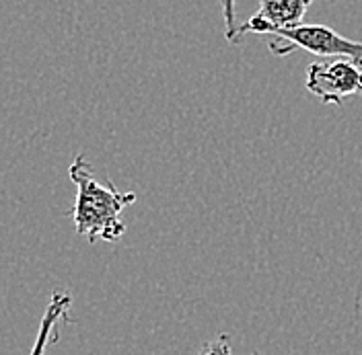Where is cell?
Wrapping results in <instances>:
<instances>
[{
  "label": "cell",
  "mask_w": 362,
  "mask_h": 355,
  "mask_svg": "<svg viewBox=\"0 0 362 355\" xmlns=\"http://www.w3.org/2000/svg\"><path fill=\"white\" fill-rule=\"evenodd\" d=\"M68 175L76 185V201L72 210V222L81 236L89 243H113L124 236L126 224L122 220L124 210L134 203L136 193L119 191L112 181H97L90 162L83 155L74 158Z\"/></svg>",
  "instance_id": "cell-1"
},
{
  "label": "cell",
  "mask_w": 362,
  "mask_h": 355,
  "mask_svg": "<svg viewBox=\"0 0 362 355\" xmlns=\"http://www.w3.org/2000/svg\"><path fill=\"white\" fill-rule=\"evenodd\" d=\"M270 35V49L276 56H291L294 49H307L323 58L350 60L362 68V42L348 40L327 25H298L293 29H276Z\"/></svg>",
  "instance_id": "cell-2"
},
{
  "label": "cell",
  "mask_w": 362,
  "mask_h": 355,
  "mask_svg": "<svg viewBox=\"0 0 362 355\" xmlns=\"http://www.w3.org/2000/svg\"><path fill=\"white\" fill-rule=\"evenodd\" d=\"M305 87L319 101L341 107L346 97L362 95V70L350 60L313 62L307 70Z\"/></svg>",
  "instance_id": "cell-3"
},
{
  "label": "cell",
  "mask_w": 362,
  "mask_h": 355,
  "mask_svg": "<svg viewBox=\"0 0 362 355\" xmlns=\"http://www.w3.org/2000/svg\"><path fill=\"white\" fill-rule=\"evenodd\" d=\"M313 0H259L257 15L237 27V33L230 44L237 45L247 33L268 35L276 29H293L303 25L307 8Z\"/></svg>",
  "instance_id": "cell-4"
},
{
  "label": "cell",
  "mask_w": 362,
  "mask_h": 355,
  "mask_svg": "<svg viewBox=\"0 0 362 355\" xmlns=\"http://www.w3.org/2000/svg\"><path fill=\"white\" fill-rule=\"evenodd\" d=\"M70 304H72V298L70 294L62 291V289H56L47 302V308L44 312V318L40 323V331H37V339L33 343V349L29 355H45V349L49 343H56L58 341V323L60 320H68V311H70Z\"/></svg>",
  "instance_id": "cell-5"
},
{
  "label": "cell",
  "mask_w": 362,
  "mask_h": 355,
  "mask_svg": "<svg viewBox=\"0 0 362 355\" xmlns=\"http://www.w3.org/2000/svg\"><path fill=\"white\" fill-rule=\"evenodd\" d=\"M198 355H233V347H230L228 335H221V337L208 341L202 349H200Z\"/></svg>",
  "instance_id": "cell-6"
},
{
  "label": "cell",
  "mask_w": 362,
  "mask_h": 355,
  "mask_svg": "<svg viewBox=\"0 0 362 355\" xmlns=\"http://www.w3.org/2000/svg\"><path fill=\"white\" fill-rule=\"evenodd\" d=\"M221 6H223V19H225V35L230 44L239 27L235 21V0H221Z\"/></svg>",
  "instance_id": "cell-7"
},
{
  "label": "cell",
  "mask_w": 362,
  "mask_h": 355,
  "mask_svg": "<svg viewBox=\"0 0 362 355\" xmlns=\"http://www.w3.org/2000/svg\"><path fill=\"white\" fill-rule=\"evenodd\" d=\"M253 355H259V354H253Z\"/></svg>",
  "instance_id": "cell-8"
}]
</instances>
